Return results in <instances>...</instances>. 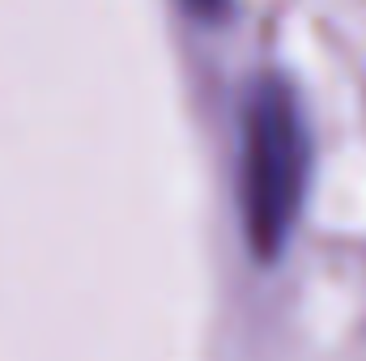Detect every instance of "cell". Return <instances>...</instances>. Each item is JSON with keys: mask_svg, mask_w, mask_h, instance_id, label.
I'll return each instance as SVG.
<instances>
[{"mask_svg": "<svg viewBox=\"0 0 366 361\" xmlns=\"http://www.w3.org/2000/svg\"><path fill=\"white\" fill-rule=\"evenodd\" d=\"M311 171V141L302 102L290 77L260 73L243 98V158L239 208L256 260H277L294 234Z\"/></svg>", "mask_w": 366, "mask_h": 361, "instance_id": "obj_1", "label": "cell"}, {"mask_svg": "<svg viewBox=\"0 0 366 361\" xmlns=\"http://www.w3.org/2000/svg\"><path fill=\"white\" fill-rule=\"evenodd\" d=\"M196 17H222L226 9H230V0H183Z\"/></svg>", "mask_w": 366, "mask_h": 361, "instance_id": "obj_2", "label": "cell"}]
</instances>
